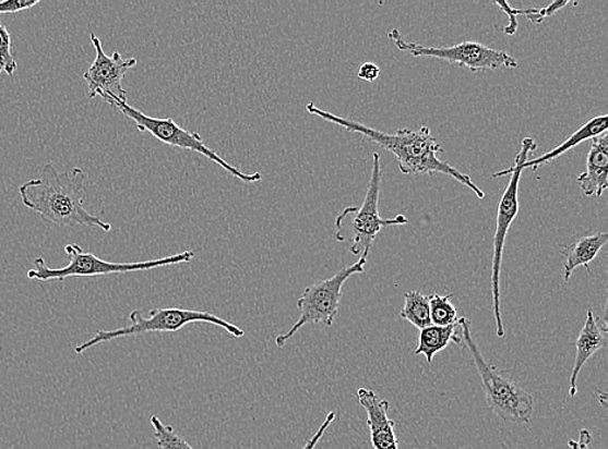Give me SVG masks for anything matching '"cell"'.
Listing matches in <instances>:
<instances>
[{
  "label": "cell",
  "mask_w": 608,
  "mask_h": 449,
  "mask_svg": "<svg viewBox=\"0 0 608 449\" xmlns=\"http://www.w3.org/2000/svg\"><path fill=\"white\" fill-rule=\"evenodd\" d=\"M17 71V62L12 54V40L9 29L0 24V74L13 75Z\"/></svg>",
  "instance_id": "21"
},
{
  "label": "cell",
  "mask_w": 608,
  "mask_h": 449,
  "mask_svg": "<svg viewBox=\"0 0 608 449\" xmlns=\"http://www.w3.org/2000/svg\"><path fill=\"white\" fill-rule=\"evenodd\" d=\"M457 323L453 326H431L419 331L418 348L416 355H425L428 364H432L434 355L445 350L452 342L462 344V338L457 335Z\"/></svg>",
  "instance_id": "17"
},
{
  "label": "cell",
  "mask_w": 608,
  "mask_h": 449,
  "mask_svg": "<svg viewBox=\"0 0 608 449\" xmlns=\"http://www.w3.org/2000/svg\"><path fill=\"white\" fill-rule=\"evenodd\" d=\"M130 326L114 330H98L96 335L74 349L75 354H85L86 351L96 344L120 340V338L134 337L151 333V331H179L186 326L195 323L212 324L223 328L227 333L235 338L245 337L246 331L230 321L220 319L217 315L204 313V311H193L186 308H152L148 316H144L141 311H133L130 314Z\"/></svg>",
  "instance_id": "6"
},
{
  "label": "cell",
  "mask_w": 608,
  "mask_h": 449,
  "mask_svg": "<svg viewBox=\"0 0 608 449\" xmlns=\"http://www.w3.org/2000/svg\"><path fill=\"white\" fill-rule=\"evenodd\" d=\"M39 4V0H5L0 2V15L27 11Z\"/></svg>",
  "instance_id": "23"
},
{
  "label": "cell",
  "mask_w": 608,
  "mask_h": 449,
  "mask_svg": "<svg viewBox=\"0 0 608 449\" xmlns=\"http://www.w3.org/2000/svg\"><path fill=\"white\" fill-rule=\"evenodd\" d=\"M607 232L589 234L563 248V278L570 281L573 271L579 267L589 266L607 244Z\"/></svg>",
  "instance_id": "16"
},
{
  "label": "cell",
  "mask_w": 608,
  "mask_h": 449,
  "mask_svg": "<svg viewBox=\"0 0 608 449\" xmlns=\"http://www.w3.org/2000/svg\"><path fill=\"white\" fill-rule=\"evenodd\" d=\"M69 257V265L63 268H50L44 258L33 262L34 269L27 271V279L34 281H64L69 278H95V276H107L114 274L144 272L151 269L189 264L195 252L186 251L169 257L151 259L144 262H133V264H114L96 257L93 253L82 251L78 244L65 246Z\"/></svg>",
  "instance_id": "5"
},
{
  "label": "cell",
  "mask_w": 608,
  "mask_h": 449,
  "mask_svg": "<svg viewBox=\"0 0 608 449\" xmlns=\"http://www.w3.org/2000/svg\"><path fill=\"white\" fill-rule=\"evenodd\" d=\"M389 38L395 44L401 52L412 54L413 58H432L445 60L451 64H457L469 69L473 73L484 71H497L500 68L514 69L517 61L508 52L494 50L479 44V41L467 40L451 47H427L413 41H406L398 29L389 32Z\"/></svg>",
  "instance_id": "10"
},
{
  "label": "cell",
  "mask_w": 608,
  "mask_h": 449,
  "mask_svg": "<svg viewBox=\"0 0 608 449\" xmlns=\"http://www.w3.org/2000/svg\"><path fill=\"white\" fill-rule=\"evenodd\" d=\"M86 172L81 168L59 172L53 165L46 163L38 178L20 186V197L27 209L36 211L45 222L52 226H82L110 232L112 226L86 210Z\"/></svg>",
  "instance_id": "2"
},
{
  "label": "cell",
  "mask_w": 608,
  "mask_h": 449,
  "mask_svg": "<svg viewBox=\"0 0 608 449\" xmlns=\"http://www.w3.org/2000/svg\"><path fill=\"white\" fill-rule=\"evenodd\" d=\"M307 110L310 114L336 124L347 130L348 133L362 136L363 139L374 143L378 147L391 151L396 157L398 169L404 175L444 174L472 190L476 197L482 199L486 193L473 182V179L455 169L451 163L441 161L438 155L444 151L431 133L430 128L421 126L418 130L403 129L396 133L386 134L383 131L366 126L365 123L344 119V117L330 113L309 102Z\"/></svg>",
  "instance_id": "1"
},
{
  "label": "cell",
  "mask_w": 608,
  "mask_h": 449,
  "mask_svg": "<svg viewBox=\"0 0 608 449\" xmlns=\"http://www.w3.org/2000/svg\"><path fill=\"white\" fill-rule=\"evenodd\" d=\"M607 344V327L604 326L594 316L592 310L586 311V319L582 331L576 341V359L573 364V369L570 379V397L573 398L577 393V378L584 365L591 361L593 355H596L599 350H603Z\"/></svg>",
  "instance_id": "13"
},
{
  "label": "cell",
  "mask_w": 608,
  "mask_h": 449,
  "mask_svg": "<svg viewBox=\"0 0 608 449\" xmlns=\"http://www.w3.org/2000/svg\"><path fill=\"white\" fill-rule=\"evenodd\" d=\"M608 128V116L606 113L594 117V119L587 121L575 133L567 137V139L557 145L555 149L548 151V154H544L543 156H538L534 158V160H528L524 165L525 169H532L534 171L543 168L546 163L556 160V158L563 156L567 151H570L573 148H576L577 145L584 143L587 139H594V137H598L607 133Z\"/></svg>",
  "instance_id": "15"
},
{
  "label": "cell",
  "mask_w": 608,
  "mask_h": 449,
  "mask_svg": "<svg viewBox=\"0 0 608 449\" xmlns=\"http://www.w3.org/2000/svg\"><path fill=\"white\" fill-rule=\"evenodd\" d=\"M430 299V316L432 326L448 327L457 323V310H455L451 302L452 294L440 295L434 293L428 295Z\"/></svg>",
  "instance_id": "19"
},
{
  "label": "cell",
  "mask_w": 608,
  "mask_h": 449,
  "mask_svg": "<svg viewBox=\"0 0 608 449\" xmlns=\"http://www.w3.org/2000/svg\"><path fill=\"white\" fill-rule=\"evenodd\" d=\"M496 4L500 7V9L504 13V15H506L510 20L509 25L503 27V33L508 34V36H514V34L517 31L516 17L521 16V15L522 16H527L530 9H528V10H515L508 2H496Z\"/></svg>",
  "instance_id": "22"
},
{
  "label": "cell",
  "mask_w": 608,
  "mask_h": 449,
  "mask_svg": "<svg viewBox=\"0 0 608 449\" xmlns=\"http://www.w3.org/2000/svg\"><path fill=\"white\" fill-rule=\"evenodd\" d=\"M107 102L109 106L119 109L123 116L133 121L141 133H148L158 142L170 145V147L195 151V154L208 158V160L219 166L220 169L230 172L233 177L246 184H253L262 181L261 172L247 174V172L235 168V166L225 161L216 150L211 149L208 145L204 143L200 134L191 133V131L182 129L171 119H155V117H150L141 112L140 109L129 106L128 101L108 100Z\"/></svg>",
  "instance_id": "9"
},
{
  "label": "cell",
  "mask_w": 608,
  "mask_h": 449,
  "mask_svg": "<svg viewBox=\"0 0 608 449\" xmlns=\"http://www.w3.org/2000/svg\"><path fill=\"white\" fill-rule=\"evenodd\" d=\"M461 328L462 343L472 352L476 369L479 372L481 388L486 396L489 409L503 421L516 425H527L534 416L535 400L530 393L503 377L493 367H490L481 355L478 344L472 336V323L467 317L457 320Z\"/></svg>",
  "instance_id": "4"
},
{
  "label": "cell",
  "mask_w": 608,
  "mask_h": 449,
  "mask_svg": "<svg viewBox=\"0 0 608 449\" xmlns=\"http://www.w3.org/2000/svg\"><path fill=\"white\" fill-rule=\"evenodd\" d=\"M400 316L419 330L431 327L430 299L418 290H410L405 294V306Z\"/></svg>",
  "instance_id": "18"
},
{
  "label": "cell",
  "mask_w": 608,
  "mask_h": 449,
  "mask_svg": "<svg viewBox=\"0 0 608 449\" xmlns=\"http://www.w3.org/2000/svg\"><path fill=\"white\" fill-rule=\"evenodd\" d=\"M92 44L95 48V59L84 73V80L87 83L88 99L102 98L108 100L128 101V92L122 86L130 69L138 64L134 58H122L120 52H115L112 57H108L103 48L102 40L92 34Z\"/></svg>",
  "instance_id": "11"
},
{
  "label": "cell",
  "mask_w": 608,
  "mask_h": 449,
  "mask_svg": "<svg viewBox=\"0 0 608 449\" xmlns=\"http://www.w3.org/2000/svg\"><path fill=\"white\" fill-rule=\"evenodd\" d=\"M358 403L368 412L371 445L375 449H398L395 421L389 417V400L380 399L375 391L357 390Z\"/></svg>",
  "instance_id": "12"
},
{
  "label": "cell",
  "mask_w": 608,
  "mask_h": 449,
  "mask_svg": "<svg viewBox=\"0 0 608 449\" xmlns=\"http://www.w3.org/2000/svg\"><path fill=\"white\" fill-rule=\"evenodd\" d=\"M369 255H361L356 264L344 267L327 280L315 282L303 290L297 308L300 311V317L294 324L293 328L285 333L275 338V344L278 348H285L287 342L308 324H322V326H333L338 307H341L343 287L351 276L362 274L365 266L368 264Z\"/></svg>",
  "instance_id": "8"
},
{
  "label": "cell",
  "mask_w": 608,
  "mask_h": 449,
  "mask_svg": "<svg viewBox=\"0 0 608 449\" xmlns=\"http://www.w3.org/2000/svg\"><path fill=\"white\" fill-rule=\"evenodd\" d=\"M335 417H336V413L334 411L330 412L326 418H324L320 429H318V432L313 435V437L307 441V445L303 446L302 449H314L318 446V444H320V440L322 439L324 433L327 432L330 425L334 423Z\"/></svg>",
  "instance_id": "24"
},
{
  "label": "cell",
  "mask_w": 608,
  "mask_h": 449,
  "mask_svg": "<svg viewBox=\"0 0 608 449\" xmlns=\"http://www.w3.org/2000/svg\"><path fill=\"white\" fill-rule=\"evenodd\" d=\"M380 68L374 64V62H363L361 66L358 68V78L366 82H374L379 78Z\"/></svg>",
  "instance_id": "25"
},
{
  "label": "cell",
  "mask_w": 608,
  "mask_h": 449,
  "mask_svg": "<svg viewBox=\"0 0 608 449\" xmlns=\"http://www.w3.org/2000/svg\"><path fill=\"white\" fill-rule=\"evenodd\" d=\"M537 149L534 137H525L522 141L520 154L515 157V162L508 170L496 172L493 178H502L511 175L506 190L500 199L499 211H497V225L493 239V266H492V295H493V313L496 319L497 336L504 337V327L501 315V267L504 243L510 230L511 223L514 222L517 213H520V184L524 165L528 161L532 151Z\"/></svg>",
  "instance_id": "7"
},
{
  "label": "cell",
  "mask_w": 608,
  "mask_h": 449,
  "mask_svg": "<svg viewBox=\"0 0 608 449\" xmlns=\"http://www.w3.org/2000/svg\"><path fill=\"white\" fill-rule=\"evenodd\" d=\"M151 425L154 427L157 446L162 449H195L179 437V434L171 426L165 425L158 416L151 417Z\"/></svg>",
  "instance_id": "20"
},
{
  "label": "cell",
  "mask_w": 608,
  "mask_h": 449,
  "mask_svg": "<svg viewBox=\"0 0 608 449\" xmlns=\"http://www.w3.org/2000/svg\"><path fill=\"white\" fill-rule=\"evenodd\" d=\"M592 444V434L589 430L582 429L579 433V440H569L570 449H589Z\"/></svg>",
  "instance_id": "26"
},
{
  "label": "cell",
  "mask_w": 608,
  "mask_h": 449,
  "mask_svg": "<svg viewBox=\"0 0 608 449\" xmlns=\"http://www.w3.org/2000/svg\"><path fill=\"white\" fill-rule=\"evenodd\" d=\"M600 399H603V405H606L607 403V398H606V393L605 392H600L599 393Z\"/></svg>",
  "instance_id": "27"
},
{
  "label": "cell",
  "mask_w": 608,
  "mask_h": 449,
  "mask_svg": "<svg viewBox=\"0 0 608 449\" xmlns=\"http://www.w3.org/2000/svg\"><path fill=\"white\" fill-rule=\"evenodd\" d=\"M380 184L382 168L380 155H372V170L368 191L361 206H349L338 214L335 220L336 240L338 243H351V254L369 255L380 231L390 226H405L409 219L405 216L385 219L379 214Z\"/></svg>",
  "instance_id": "3"
},
{
  "label": "cell",
  "mask_w": 608,
  "mask_h": 449,
  "mask_svg": "<svg viewBox=\"0 0 608 449\" xmlns=\"http://www.w3.org/2000/svg\"><path fill=\"white\" fill-rule=\"evenodd\" d=\"M577 184L586 197H600L608 189V136L607 133L592 139L586 170L577 178Z\"/></svg>",
  "instance_id": "14"
}]
</instances>
